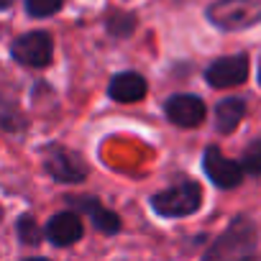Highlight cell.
Here are the masks:
<instances>
[{
  "label": "cell",
  "instance_id": "8992f818",
  "mask_svg": "<svg viewBox=\"0 0 261 261\" xmlns=\"http://www.w3.org/2000/svg\"><path fill=\"white\" fill-rule=\"evenodd\" d=\"M251 72V59L248 54H228V57H218L205 67V82L213 90H228V87H238L248 80Z\"/></svg>",
  "mask_w": 261,
  "mask_h": 261
},
{
  "label": "cell",
  "instance_id": "52a82bcc",
  "mask_svg": "<svg viewBox=\"0 0 261 261\" xmlns=\"http://www.w3.org/2000/svg\"><path fill=\"white\" fill-rule=\"evenodd\" d=\"M202 172L218 190H236L246 179L241 162L228 159L215 144L205 146V151H202Z\"/></svg>",
  "mask_w": 261,
  "mask_h": 261
},
{
  "label": "cell",
  "instance_id": "7a4b0ae2",
  "mask_svg": "<svg viewBox=\"0 0 261 261\" xmlns=\"http://www.w3.org/2000/svg\"><path fill=\"white\" fill-rule=\"evenodd\" d=\"M205 18L223 34L248 31L261 23V0H213L205 8Z\"/></svg>",
  "mask_w": 261,
  "mask_h": 261
},
{
  "label": "cell",
  "instance_id": "6da1fadb",
  "mask_svg": "<svg viewBox=\"0 0 261 261\" xmlns=\"http://www.w3.org/2000/svg\"><path fill=\"white\" fill-rule=\"evenodd\" d=\"M258 251V230L248 215H236L230 225L205 248L207 261H230V258H253Z\"/></svg>",
  "mask_w": 261,
  "mask_h": 261
},
{
  "label": "cell",
  "instance_id": "ba28073f",
  "mask_svg": "<svg viewBox=\"0 0 261 261\" xmlns=\"http://www.w3.org/2000/svg\"><path fill=\"white\" fill-rule=\"evenodd\" d=\"M64 200H67V205H69L72 210H77L80 215L90 218L92 225H95V230H100L102 236H115V233H120L123 220L118 218L115 210L105 207L102 200H97V197H92V195H67Z\"/></svg>",
  "mask_w": 261,
  "mask_h": 261
},
{
  "label": "cell",
  "instance_id": "9c48e42d",
  "mask_svg": "<svg viewBox=\"0 0 261 261\" xmlns=\"http://www.w3.org/2000/svg\"><path fill=\"white\" fill-rule=\"evenodd\" d=\"M164 115L177 128H197L207 115V105L202 97H197L192 92H174L164 102Z\"/></svg>",
  "mask_w": 261,
  "mask_h": 261
},
{
  "label": "cell",
  "instance_id": "9a60e30c",
  "mask_svg": "<svg viewBox=\"0 0 261 261\" xmlns=\"http://www.w3.org/2000/svg\"><path fill=\"white\" fill-rule=\"evenodd\" d=\"M16 230H18V238L23 246H41V238H44V230L36 225L34 215L31 213H23L16 223Z\"/></svg>",
  "mask_w": 261,
  "mask_h": 261
},
{
  "label": "cell",
  "instance_id": "5bb4252c",
  "mask_svg": "<svg viewBox=\"0 0 261 261\" xmlns=\"http://www.w3.org/2000/svg\"><path fill=\"white\" fill-rule=\"evenodd\" d=\"M241 167L248 177H261V134L246 144L241 154Z\"/></svg>",
  "mask_w": 261,
  "mask_h": 261
},
{
  "label": "cell",
  "instance_id": "d6986e66",
  "mask_svg": "<svg viewBox=\"0 0 261 261\" xmlns=\"http://www.w3.org/2000/svg\"><path fill=\"white\" fill-rule=\"evenodd\" d=\"M258 85H261V67H258Z\"/></svg>",
  "mask_w": 261,
  "mask_h": 261
},
{
  "label": "cell",
  "instance_id": "2e32d148",
  "mask_svg": "<svg viewBox=\"0 0 261 261\" xmlns=\"http://www.w3.org/2000/svg\"><path fill=\"white\" fill-rule=\"evenodd\" d=\"M0 128H6L8 134H18L21 128H26L21 110H18L13 102L3 100V97H0Z\"/></svg>",
  "mask_w": 261,
  "mask_h": 261
},
{
  "label": "cell",
  "instance_id": "4fadbf2b",
  "mask_svg": "<svg viewBox=\"0 0 261 261\" xmlns=\"http://www.w3.org/2000/svg\"><path fill=\"white\" fill-rule=\"evenodd\" d=\"M139 21L134 13H128V11H110L105 16V31L113 36V39H128L130 34L136 31Z\"/></svg>",
  "mask_w": 261,
  "mask_h": 261
},
{
  "label": "cell",
  "instance_id": "e0dca14e",
  "mask_svg": "<svg viewBox=\"0 0 261 261\" xmlns=\"http://www.w3.org/2000/svg\"><path fill=\"white\" fill-rule=\"evenodd\" d=\"M64 6V0H26V13L31 18H49Z\"/></svg>",
  "mask_w": 261,
  "mask_h": 261
},
{
  "label": "cell",
  "instance_id": "8fae6325",
  "mask_svg": "<svg viewBox=\"0 0 261 261\" xmlns=\"http://www.w3.org/2000/svg\"><path fill=\"white\" fill-rule=\"evenodd\" d=\"M149 95V82L141 72H134V69H128V72H118L110 77L108 82V97L115 100V102H139Z\"/></svg>",
  "mask_w": 261,
  "mask_h": 261
},
{
  "label": "cell",
  "instance_id": "277c9868",
  "mask_svg": "<svg viewBox=\"0 0 261 261\" xmlns=\"http://www.w3.org/2000/svg\"><path fill=\"white\" fill-rule=\"evenodd\" d=\"M11 57L23 67H49L54 57V39L49 31H26L11 41Z\"/></svg>",
  "mask_w": 261,
  "mask_h": 261
},
{
  "label": "cell",
  "instance_id": "5b68a950",
  "mask_svg": "<svg viewBox=\"0 0 261 261\" xmlns=\"http://www.w3.org/2000/svg\"><path fill=\"white\" fill-rule=\"evenodd\" d=\"M44 172L54 182H64V185H80L90 174L82 156L67 146H49L44 151Z\"/></svg>",
  "mask_w": 261,
  "mask_h": 261
},
{
  "label": "cell",
  "instance_id": "ac0fdd59",
  "mask_svg": "<svg viewBox=\"0 0 261 261\" xmlns=\"http://www.w3.org/2000/svg\"><path fill=\"white\" fill-rule=\"evenodd\" d=\"M16 3V0H0V11H6V8H11Z\"/></svg>",
  "mask_w": 261,
  "mask_h": 261
},
{
  "label": "cell",
  "instance_id": "3957f363",
  "mask_svg": "<svg viewBox=\"0 0 261 261\" xmlns=\"http://www.w3.org/2000/svg\"><path fill=\"white\" fill-rule=\"evenodd\" d=\"M151 210L159 218H190L202 207V187L195 179H182L156 195H151Z\"/></svg>",
  "mask_w": 261,
  "mask_h": 261
},
{
  "label": "cell",
  "instance_id": "30bf717a",
  "mask_svg": "<svg viewBox=\"0 0 261 261\" xmlns=\"http://www.w3.org/2000/svg\"><path fill=\"white\" fill-rule=\"evenodd\" d=\"M85 225L77 210H64V213H54L44 228V238L57 246V248H69L77 241H82Z\"/></svg>",
  "mask_w": 261,
  "mask_h": 261
},
{
  "label": "cell",
  "instance_id": "7c38bea8",
  "mask_svg": "<svg viewBox=\"0 0 261 261\" xmlns=\"http://www.w3.org/2000/svg\"><path fill=\"white\" fill-rule=\"evenodd\" d=\"M246 100L243 97H223L218 105H215V130L220 136H228L241 125V120L246 118Z\"/></svg>",
  "mask_w": 261,
  "mask_h": 261
}]
</instances>
